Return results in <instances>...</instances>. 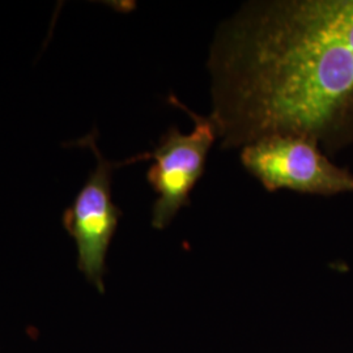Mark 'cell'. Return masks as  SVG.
Segmentation results:
<instances>
[{"label":"cell","mask_w":353,"mask_h":353,"mask_svg":"<svg viewBox=\"0 0 353 353\" xmlns=\"http://www.w3.org/2000/svg\"><path fill=\"white\" fill-rule=\"evenodd\" d=\"M208 71L223 148L331 141L353 113V0L249 1L217 28Z\"/></svg>","instance_id":"cell-1"},{"label":"cell","mask_w":353,"mask_h":353,"mask_svg":"<svg viewBox=\"0 0 353 353\" xmlns=\"http://www.w3.org/2000/svg\"><path fill=\"white\" fill-rule=\"evenodd\" d=\"M318 143L296 135H272L242 148L241 163L265 190L312 195L353 192V174L332 164Z\"/></svg>","instance_id":"cell-2"},{"label":"cell","mask_w":353,"mask_h":353,"mask_svg":"<svg viewBox=\"0 0 353 353\" xmlns=\"http://www.w3.org/2000/svg\"><path fill=\"white\" fill-rule=\"evenodd\" d=\"M172 101L194 119V130L185 135L173 127L153 151L132 157L128 161L153 160L147 179L157 194L152 210V225L156 229L168 227L178 211L189 205L190 194L203 176L207 154L217 139V132L210 117H199L174 97H172Z\"/></svg>","instance_id":"cell-3"},{"label":"cell","mask_w":353,"mask_h":353,"mask_svg":"<svg viewBox=\"0 0 353 353\" xmlns=\"http://www.w3.org/2000/svg\"><path fill=\"white\" fill-rule=\"evenodd\" d=\"M75 144L88 147L97 165L75 202L64 212L63 225L75 240L80 271L102 292L106 254L121 217L119 208L112 201V176L117 164L102 156L96 144V132Z\"/></svg>","instance_id":"cell-4"}]
</instances>
